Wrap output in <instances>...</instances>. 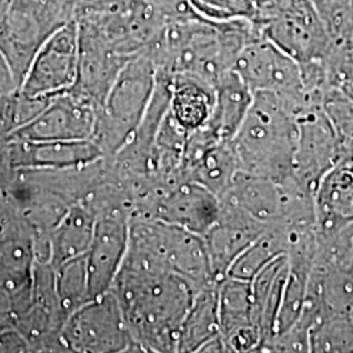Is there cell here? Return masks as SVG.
Instances as JSON below:
<instances>
[{"label":"cell","mask_w":353,"mask_h":353,"mask_svg":"<svg viewBox=\"0 0 353 353\" xmlns=\"http://www.w3.org/2000/svg\"><path fill=\"white\" fill-rule=\"evenodd\" d=\"M287 272L288 261L284 254L270 262L250 281L252 319L262 336L261 352H265L275 336Z\"/></svg>","instance_id":"cell-20"},{"label":"cell","mask_w":353,"mask_h":353,"mask_svg":"<svg viewBox=\"0 0 353 353\" xmlns=\"http://www.w3.org/2000/svg\"><path fill=\"white\" fill-rule=\"evenodd\" d=\"M217 284L208 285L195 294L179 328L176 352H198L204 343L220 334Z\"/></svg>","instance_id":"cell-24"},{"label":"cell","mask_w":353,"mask_h":353,"mask_svg":"<svg viewBox=\"0 0 353 353\" xmlns=\"http://www.w3.org/2000/svg\"><path fill=\"white\" fill-rule=\"evenodd\" d=\"M13 319H14V303H13L12 293L0 288V325L12 326Z\"/></svg>","instance_id":"cell-32"},{"label":"cell","mask_w":353,"mask_h":353,"mask_svg":"<svg viewBox=\"0 0 353 353\" xmlns=\"http://www.w3.org/2000/svg\"><path fill=\"white\" fill-rule=\"evenodd\" d=\"M126 259L181 276L198 292L217 284L204 237L159 219L130 224Z\"/></svg>","instance_id":"cell-3"},{"label":"cell","mask_w":353,"mask_h":353,"mask_svg":"<svg viewBox=\"0 0 353 353\" xmlns=\"http://www.w3.org/2000/svg\"><path fill=\"white\" fill-rule=\"evenodd\" d=\"M110 290L138 348L176 352L179 328L198 293L189 281L125 259Z\"/></svg>","instance_id":"cell-1"},{"label":"cell","mask_w":353,"mask_h":353,"mask_svg":"<svg viewBox=\"0 0 353 353\" xmlns=\"http://www.w3.org/2000/svg\"><path fill=\"white\" fill-rule=\"evenodd\" d=\"M310 105L306 97L252 93L249 112L230 140L239 172L279 183L290 178L299 138L297 117Z\"/></svg>","instance_id":"cell-2"},{"label":"cell","mask_w":353,"mask_h":353,"mask_svg":"<svg viewBox=\"0 0 353 353\" xmlns=\"http://www.w3.org/2000/svg\"><path fill=\"white\" fill-rule=\"evenodd\" d=\"M322 109L335 134L341 161L353 159V100L341 88L332 87L323 93Z\"/></svg>","instance_id":"cell-28"},{"label":"cell","mask_w":353,"mask_h":353,"mask_svg":"<svg viewBox=\"0 0 353 353\" xmlns=\"http://www.w3.org/2000/svg\"><path fill=\"white\" fill-rule=\"evenodd\" d=\"M310 352H353V316H318L310 327Z\"/></svg>","instance_id":"cell-27"},{"label":"cell","mask_w":353,"mask_h":353,"mask_svg":"<svg viewBox=\"0 0 353 353\" xmlns=\"http://www.w3.org/2000/svg\"><path fill=\"white\" fill-rule=\"evenodd\" d=\"M214 102V87L192 76L172 75L169 113L189 135L207 125Z\"/></svg>","instance_id":"cell-22"},{"label":"cell","mask_w":353,"mask_h":353,"mask_svg":"<svg viewBox=\"0 0 353 353\" xmlns=\"http://www.w3.org/2000/svg\"><path fill=\"white\" fill-rule=\"evenodd\" d=\"M96 219L83 204H72L49 236L52 267L88 252Z\"/></svg>","instance_id":"cell-23"},{"label":"cell","mask_w":353,"mask_h":353,"mask_svg":"<svg viewBox=\"0 0 353 353\" xmlns=\"http://www.w3.org/2000/svg\"><path fill=\"white\" fill-rule=\"evenodd\" d=\"M1 141H3V140L0 139V143H1Z\"/></svg>","instance_id":"cell-35"},{"label":"cell","mask_w":353,"mask_h":353,"mask_svg":"<svg viewBox=\"0 0 353 353\" xmlns=\"http://www.w3.org/2000/svg\"><path fill=\"white\" fill-rule=\"evenodd\" d=\"M232 70L252 93L272 92L287 97L306 96L299 63L262 36L246 43Z\"/></svg>","instance_id":"cell-9"},{"label":"cell","mask_w":353,"mask_h":353,"mask_svg":"<svg viewBox=\"0 0 353 353\" xmlns=\"http://www.w3.org/2000/svg\"><path fill=\"white\" fill-rule=\"evenodd\" d=\"M220 202L234 205L263 225L276 224L283 214L284 192L272 179L239 172Z\"/></svg>","instance_id":"cell-19"},{"label":"cell","mask_w":353,"mask_h":353,"mask_svg":"<svg viewBox=\"0 0 353 353\" xmlns=\"http://www.w3.org/2000/svg\"><path fill=\"white\" fill-rule=\"evenodd\" d=\"M145 3L164 20L165 24L202 19L190 0H145Z\"/></svg>","instance_id":"cell-30"},{"label":"cell","mask_w":353,"mask_h":353,"mask_svg":"<svg viewBox=\"0 0 353 353\" xmlns=\"http://www.w3.org/2000/svg\"><path fill=\"white\" fill-rule=\"evenodd\" d=\"M19 89L16 77L7 62L4 54L0 50V94H7Z\"/></svg>","instance_id":"cell-31"},{"label":"cell","mask_w":353,"mask_h":353,"mask_svg":"<svg viewBox=\"0 0 353 353\" xmlns=\"http://www.w3.org/2000/svg\"><path fill=\"white\" fill-rule=\"evenodd\" d=\"M97 112L99 106L89 97L75 89H68L55 94L36 118L17 128L7 139H92Z\"/></svg>","instance_id":"cell-10"},{"label":"cell","mask_w":353,"mask_h":353,"mask_svg":"<svg viewBox=\"0 0 353 353\" xmlns=\"http://www.w3.org/2000/svg\"><path fill=\"white\" fill-rule=\"evenodd\" d=\"M64 1H76V0H64Z\"/></svg>","instance_id":"cell-34"},{"label":"cell","mask_w":353,"mask_h":353,"mask_svg":"<svg viewBox=\"0 0 353 353\" xmlns=\"http://www.w3.org/2000/svg\"><path fill=\"white\" fill-rule=\"evenodd\" d=\"M130 225L119 212L96 220L93 236L85 252L92 299L110 290L126 258Z\"/></svg>","instance_id":"cell-14"},{"label":"cell","mask_w":353,"mask_h":353,"mask_svg":"<svg viewBox=\"0 0 353 353\" xmlns=\"http://www.w3.org/2000/svg\"><path fill=\"white\" fill-rule=\"evenodd\" d=\"M267 227L240 208L220 202L217 221L203 236L216 283L227 278L230 265Z\"/></svg>","instance_id":"cell-15"},{"label":"cell","mask_w":353,"mask_h":353,"mask_svg":"<svg viewBox=\"0 0 353 353\" xmlns=\"http://www.w3.org/2000/svg\"><path fill=\"white\" fill-rule=\"evenodd\" d=\"M10 3H11V0H0V41L3 37V33H4L7 14H8V10H10Z\"/></svg>","instance_id":"cell-33"},{"label":"cell","mask_w":353,"mask_h":353,"mask_svg":"<svg viewBox=\"0 0 353 353\" xmlns=\"http://www.w3.org/2000/svg\"><path fill=\"white\" fill-rule=\"evenodd\" d=\"M252 92L230 70L214 85V109L204 128L217 141H230L237 134L249 108Z\"/></svg>","instance_id":"cell-21"},{"label":"cell","mask_w":353,"mask_h":353,"mask_svg":"<svg viewBox=\"0 0 353 353\" xmlns=\"http://www.w3.org/2000/svg\"><path fill=\"white\" fill-rule=\"evenodd\" d=\"M332 42L353 38L352 0H310Z\"/></svg>","instance_id":"cell-29"},{"label":"cell","mask_w":353,"mask_h":353,"mask_svg":"<svg viewBox=\"0 0 353 353\" xmlns=\"http://www.w3.org/2000/svg\"><path fill=\"white\" fill-rule=\"evenodd\" d=\"M77 67L79 26L74 20L58 29L39 48L19 89L32 97L55 96L74 88Z\"/></svg>","instance_id":"cell-8"},{"label":"cell","mask_w":353,"mask_h":353,"mask_svg":"<svg viewBox=\"0 0 353 353\" xmlns=\"http://www.w3.org/2000/svg\"><path fill=\"white\" fill-rule=\"evenodd\" d=\"M352 3H353V0H352Z\"/></svg>","instance_id":"cell-36"},{"label":"cell","mask_w":353,"mask_h":353,"mask_svg":"<svg viewBox=\"0 0 353 353\" xmlns=\"http://www.w3.org/2000/svg\"><path fill=\"white\" fill-rule=\"evenodd\" d=\"M220 334L230 352H261L262 336L252 319L250 281L223 279L217 284Z\"/></svg>","instance_id":"cell-16"},{"label":"cell","mask_w":353,"mask_h":353,"mask_svg":"<svg viewBox=\"0 0 353 353\" xmlns=\"http://www.w3.org/2000/svg\"><path fill=\"white\" fill-rule=\"evenodd\" d=\"M288 233L280 224H271L241 252L228 271V278L252 281L265 265L287 254Z\"/></svg>","instance_id":"cell-25"},{"label":"cell","mask_w":353,"mask_h":353,"mask_svg":"<svg viewBox=\"0 0 353 353\" xmlns=\"http://www.w3.org/2000/svg\"><path fill=\"white\" fill-rule=\"evenodd\" d=\"M55 293L64 318L92 300L85 254L54 267Z\"/></svg>","instance_id":"cell-26"},{"label":"cell","mask_w":353,"mask_h":353,"mask_svg":"<svg viewBox=\"0 0 353 353\" xmlns=\"http://www.w3.org/2000/svg\"><path fill=\"white\" fill-rule=\"evenodd\" d=\"M76 1L11 0L0 50L19 84L39 48L62 26L76 20Z\"/></svg>","instance_id":"cell-6"},{"label":"cell","mask_w":353,"mask_h":353,"mask_svg":"<svg viewBox=\"0 0 353 353\" xmlns=\"http://www.w3.org/2000/svg\"><path fill=\"white\" fill-rule=\"evenodd\" d=\"M156 74V64L145 52L122 68L97 112L92 139L102 152H119L132 138L151 102Z\"/></svg>","instance_id":"cell-4"},{"label":"cell","mask_w":353,"mask_h":353,"mask_svg":"<svg viewBox=\"0 0 353 353\" xmlns=\"http://www.w3.org/2000/svg\"><path fill=\"white\" fill-rule=\"evenodd\" d=\"M316 230L322 236L353 225V159L335 165L314 194Z\"/></svg>","instance_id":"cell-18"},{"label":"cell","mask_w":353,"mask_h":353,"mask_svg":"<svg viewBox=\"0 0 353 353\" xmlns=\"http://www.w3.org/2000/svg\"><path fill=\"white\" fill-rule=\"evenodd\" d=\"M59 343L71 352H125L138 348L112 290L67 316L59 331Z\"/></svg>","instance_id":"cell-7"},{"label":"cell","mask_w":353,"mask_h":353,"mask_svg":"<svg viewBox=\"0 0 353 353\" xmlns=\"http://www.w3.org/2000/svg\"><path fill=\"white\" fill-rule=\"evenodd\" d=\"M252 23L297 63H327L332 42L310 0H256Z\"/></svg>","instance_id":"cell-5"},{"label":"cell","mask_w":353,"mask_h":353,"mask_svg":"<svg viewBox=\"0 0 353 353\" xmlns=\"http://www.w3.org/2000/svg\"><path fill=\"white\" fill-rule=\"evenodd\" d=\"M299 138L293 176L313 195L323 176L341 161L339 144L322 105H313L297 117Z\"/></svg>","instance_id":"cell-11"},{"label":"cell","mask_w":353,"mask_h":353,"mask_svg":"<svg viewBox=\"0 0 353 353\" xmlns=\"http://www.w3.org/2000/svg\"><path fill=\"white\" fill-rule=\"evenodd\" d=\"M77 26L79 67L72 89L101 108L119 72L134 57H127L113 48L87 19H77Z\"/></svg>","instance_id":"cell-12"},{"label":"cell","mask_w":353,"mask_h":353,"mask_svg":"<svg viewBox=\"0 0 353 353\" xmlns=\"http://www.w3.org/2000/svg\"><path fill=\"white\" fill-rule=\"evenodd\" d=\"M4 161L13 169L72 170L100 160V145L93 139L30 140L6 139Z\"/></svg>","instance_id":"cell-13"},{"label":"cell","mask_w":353,"mask_h":353,"mask_svg":"<svg viewBox=\"0 0 353 353\" xmlns=\"http://www.w3.org/2000/svg\"><path fill=\"white\" fill-rule=\"evenodd\" d=\"M220 199L201 183L182 179L165 194L157 219L204 236L219 219Z\"/></svg>","instance_id":"cell-17"}]
</instances>
